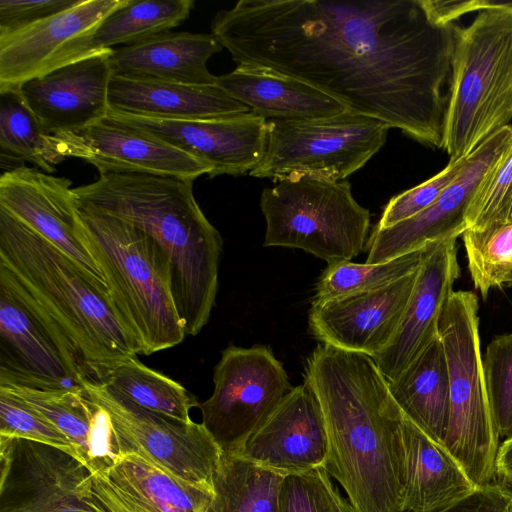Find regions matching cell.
Wrapping results in <instances>:
<instances>
[{
  "mask_svg": "<svg viewBox=\"0 0 512 512\" xmlns=\"http://www.w3.org/2000/svg\"><path fill=\"white\" fill-rule=\"evenodd\" d=\"M0 380L48 388H74L89 380L57 322L1 264Z\"/></svg>",
  "mask_w": 512,
  "mask_h": 512,
  "instance_id": "30bf717a",
  "label": "cell"
},
{
  "mask_svg": "<svg viewBox=\"0 0 512 512\" xmlns=\"http://www.w3.org/2000/svg\"><path fill=\"white\" fill-rule=\"evenodd\" d=\"M193 6V0H124L93 28L66 42L39 75L116 45L126 46L169 32L189 16Z\"/></svg>",
  "mask_w": 512,
  "mask_h": 512,
  "instance_id": "4316f807",
  "label": "cell"
},
{
  "mask_svg": "<svg viewBox=\"0 0 512 512\" xmlns=\"http://www.w3.org/2000/svg\"><path fill=\"white\" fill-rule=\"evenodd\" d=\"M135 405L181 423L200 403L180 383L144 365L136 356L114 368L104 380Z\"/></svg>",
  "mask_w": 512,
  "mask_h": 512,
  "instance_id": "1f68e13d",
  "label": "cell"
},
{
  "mask_svg": "<svg viewBox=\"0 0 512 512\" xmlns=\"http://www.w3.org/2000/svg\"><path fill=\"white\" fill-rule=\"evenodd\" d=\"M1 154L33 163L52 173L65 158L55 135L42 126L17 87L0 89Z\"/></svg>",
  "mask_w": 512,
  "mask_h": 512,
  "instance_id": "d6a6232c",
  "label": "cell"
},
{
  "mask_svg": "<svg viewBox=\"0 0 512 512\" xmlns=\"http://www.w3.org/2000/svg\"><path fill=\"white\" fill-rule=\"evenodd\" d=\"M417 271L386 286L313 301L311 333L323 344L376 358L395 336Z\"/></svg>",
  "mask_w": 512,
  "mask_h": 512,
  "instance_id": "2e32d148",
  "label": "cell"
},
{
  "mask_svg": "<svg viewBox=\"0 0 512 512\" xmlns=\"http://www.w3.org/2000/svg\"><path fill=\"white\" fill-rule=\"evenodd\" d=\"M434 512H512V486L496 479Z\"/></svg>",
  "mask_w": 512,
  "mask_h": 512,
  "instance_id": "b9f144b4",
  "label": "cell"
},
{
  "mask_svg": "<svg viewBox=\"0 0 512 512\" xmlns=\"http://www.w3.org/2000/svg\"><path fill=\"white\" fill-rule=\"evenodd\" d=\"M109 109L148 118L191 120L229 116L250 109L218 85H190L113 75Z\"/></svg>",
  "mask_w": 512,
  "mask_h": 512,
  "instance_id": "d4e9b609",
  "label": "cell"
},
{
  "mask_svg": "<svg viewBox=\"0 0 512 512\" xmlns=\"http://www.w3.org/2000/svg\"><path fill=\"white\" fill-rule=\"evenodd\" d=\"M76 234L100 268L138 355L181 343L186 333L173 296L170 263L153 239L119 218L79 204Z\"/></svg>",
  "mask_w": 512,
  "mask_h": 512,
  "instance_id": "5b68a950",
  "label": "cell"
},
{
  "mask_svg": "<svg viewBox=\"0 0 512 512\" xmlns=\"http://www.w3.org/2000/svg\"><path fill=\"white\" fill-rule=\"evenodd\" d=\"M108 415L119 451L136 453L182 479L213 488L222 450L202 423H181L141 408L106 384L83 381Z\"/></svg>",
  "mask_w": 512,
  "mask_h": 512,
  "instance_id": "7c38bea8",
  "label": "cell"
},
{
  "mask_svg": "<svg viewBox=\"0 0 512 512\" xmlns=\"http://www.w3.org/2000/svg\"><path fill=\"white\" fill-rule=\"evenodd\" d=\"M107 512H212L214 489L182 479L136 453L119 454L93 474Z\"/></svg>",
  "mask_w": 512,
  "mask_h": 512,
  "instance_id": "7402d4cb",
  "label": "cell"
},
{
  "mask_svg": "<svg viewBox=\"0 0 512 512\" xmlns=\"http://www.w3.org/2000/svg\"><path fill=\"white\" fill-rule=\"evenodd\" d=\"M0 436L51 445L79 458L73 443L54 424L19 398L1 389Z\"/></svg>",
  "mask_w": 512,
  "mask_h": 512,
  "instance_id": "f35d334b",
  "label": "cell"
},
{
  "mask_svg": "<svg viewBox=\"0 0 512 512\" xmlns=\"http://www.w3.org/2000/svg\"><path fill=\"white\" fill-rule=\"evenodd\" d=\"M265 247L302 249L333 265L351 261L365 246L370 212L347 180L289 178L263 190Z\"/></svg>",
  "mask_w": 512,
  "mask_h": 512,
  "instance_id": "ba28073f",
  "label": "cell"
},
{
  "mask_svg": "<svg viewBox=\"0 0 512 512\" xmlns=\"http://www.w3.org/2000/svg\"><path fill=\"white\" fill-rule=\"evenodd\" d=\"M216 85L266 119H313L348 110L326 93L269 68L240 64Z\"/></svg>",
  "mask_w": 512,
  "mask_h": 512,
  "instance_id": "83f0119b",
  "label": "cell"
},
{
  "mask_svg": "<svg viewBox=\"0 0 512 512\" xmlns=\"http://www.w3.org/2000/svg\"><path fill=\"white\" fill-rule=\"evenodd\" d=\"M78 204L146 233L168 258L186 335L207 324L218 288L222 238L199 207L193 181L140 173H99L73 189Z\"/></svg>",
  "mask_w": 512,
  "mask_h": 512,
  "instance_id": "3957f363",
  "label": "cell"
},
{
  "mask_svg": "<svg viewBox=\"0 0 512 512\" xmlns=\"http://www.w3.org/2000/svg\"><path fill=\"white\" fill-rule=\"evenodd\" d=\"M213 382L199 405L202 424L227 454H236L292 389L282 362L263 345L226 347Z\"/></svg>",
  "mask_w": 512,
  "mask_h": 512,
  "instance_id": "8fae6325",
  "label": "cell"
},
{
  "mask_svg": "<svg viewBox=\"0 0 512 512\" xmlns=\"http://www.w3.org/2000/svg\"><path fill=\"white\" fill-rule=\"evenodd\" d=\"M304 381L325 421V468L344 490L352 511L405 512L403 414L375 361L320 343L307 359Z\"/></svg>",
  "mask_w": 512,
  "mask_h": 512,
  "instance_id": "7a4b0ae2",
  "label": "cell"
},
{
  "mask_svg": "<svg viewBox=\"0 0 512 512\" xmlns=\"http://www.w3.org/2000/svg\"><path fill=\"white\" fill-rule=\"evenodd\" d=\"M70 186L69 179L35 168L10 169L0 177V208L40 234L108 289L100 268L76 234L78 201Z\"/></svg>",
  "mask_w": 512,
  "mask_h": 512,
  "instance_id": "e0dca14e",
  "label": "cell"
},
{
  "mask_svg": "<svg viewBox=\"0 0 512 512\" xmlns=\"http://www.w3.org/2000/svg\"><path fill=\"white\" fill-rule=\"evenodd\" d=\"M327 454L321 406L304 381L292 387L242 448L232 455L286 476L325 467Z\"/></svg>",
  "mask_w": 512,
  "mask_h": 512,
  "instance_id": "d6986e66",
  "label": "cell"
},
{
  "mask_svg": "<svg viewBox=\"0 0 512 512\" xmlns=\"http://www.w3.org/2000/svg\"><path fill=\"white\" fill-rule=\"evenodd\" d=\"M426 245L385 262L361 264L346 261L327 265L317 282L313 301L327 300L393 283L419 268Z\"/></svg>",
  "mask_w": 512,
  "mask_h": 512,
  "instance_id": "836d02e7",
  "label": "cell"
},
{
  "mask_svg": "<svg viewBox=\"0 0 512 512\" xmlns=\"http://www.w3.org/2000/svg\"><path fill=\"white\" fill-rule=\"evenodd\" d=\"M0 264L46 309L78 351L92 382L138 348L109 291L40 234L0 208Z\"/></svg>",
  "mask_w": 512,
  "mask_h": 512,
  "instance_id": "277c9868",
  "label": "cell"
},
{
  "mask_svg": "<svg viewBox=\"0 0 512 512\" xmlns=\"http://www.w3.org/2000/svg\"><path fill=\"white\" fill-rule=\"evenodd\" d=\"M390 393L403 416L444 448L450 415L448 366L439 333L394 379Z\"/></svg>",
  "mask_w": 512,
  "mask_h": 512,
  "instance_id": "f546056e",
  "label": "cell"
},
{
  "mask_svg": "<svg viewBox=\"0 0 512 512\" xmlns=\"http://www.w3.org/2000/svg\"><path fill=\"white\" fill-rule=\"evenodd\" d=\"M79 0H0V36L64 11Z\"/></svg>",
  "mask_w": 512,
  "mask_h": 512,
  "instance_id": "60d3db41",
  "label": "cell"
},
{
  "mask_svg": "<svg viewBox=\"0 0 512 512\" xmlns=\"http://www.w3.org/2000/svg\"><path fill=\"white\" fill-rule=\"evenodd\" d=\"M462 238L474 287L486 299L512 270V224L489 232L466 230Z\"/></svg>",
  "mask_w": 512,
  "mask_h": 512,
  "instance_id": "d590c367",
  "label": "cell"
},
{
  "mask_svg": "<svg viewBox=\"0 0 512 512\" xmlns=\"http://www.w3.org/2000/svg\"><path fill=\"white\" fill-rule=\"evenodd\" d=\"M222 48L211 33L165 32L113 49L111 67L118 76L213 85L207 63Z\"/></svg>",
  "mask_w": 512,
  "mask_h": 512,
  "instance_id": "484cf974",
  "label": "cell"
},
{
  "mask_svg": "<svg viewBox=\"0 0 512 512\" xmlns=\"http://www.w3.org/2000/svg\"><path fill=\"white\" fill-rule=\"evenodd\" d=\"M456 237L429 242L411 296L390 344L373 360L387 381L396 378L438 335L444 305L460 274Z\"/></svg>",
  "mask_w": 512,
  "mask_h": 512,
  "instance_id": "44dd1931",
  "label": "cell"
},
{
  "mask_svg": "<svg viewBox=\"0 0 512 512\" xmlns=\"http://www.w3.org/2000/svg\"><path fill=\"white\" fill-rule=\"evenodd\" d=\"M113 122L145 132L209 165L210 178L250 173L263 159L268 120L246 112L216 118L167 120L108 109Z\"/></svg>",
  "mask_w": 512,
  "mask_h": 512,
  "instance_id": "5bb4252c",
  "label": "cell"
},
{
  "mask_svg": "<svg viewBox=\"0 0 512 512\" xmlns=\"http://www.w3.org/2000/svg\"><path fill=\"white\" fill-rule=\"evenodd\" d=\"M496 479L512 486V435L499 445L496 456Z\"/></svg>",
  "mask_w": 512,
  "mask_h": 512,
  "instance_id": "7bdbcfd3",
  "label": "cell"
},
{
  "mask_svg": "<svg viewBox=\"0 0 512 512\" xmlns=\"http://www.w3.org/2000/svg\"><path fill=\"white\" fill-rule=\"evenodd\" d=\"M278 512H353L325 467L286 475Z\"/></svg>",
  "mask_w": 512,
  "mask_h": 512,
  "instance_id": "8d00e7d4",
  "label": "cell"
},
{
  "mask_svg": "<svg viewBox=\"0 0 512 512\" xmlns=\"http://www.w3.org/2000/svg\"><path fill=\"white\" fill-rule=\"evenodd\" d=\"M512 119V4L483 1L472 23L458 28L443 149L469 156Z\"/></svg>",
  "mask_w": 512,
  "mask_h": 512,
  "instance_id": "8992f818",
  "label": "cell"
},
{
  "mask_svg": "<svg viewBox=\"0 0 512 512\" xmlns=\"http://www.w3.org/2000/svg\"><path fill=\"white\" fill-rule=\"evenodd\" d=\"M284 475L222 453L213 475L212 512H278Z\"/></svg>",
  "mask_w": 512,
  "mask_h": 512,
  "instance_id": "4dcf8cb0",
  "label": "cell"
},
{
  "mask_svg": "<svg viewBox=\"0 0 512 512\" xmlns=\"http://www.w3.org/2000/svg\"><path fill=\"white\" fill-rule=\"evenodd\" d=\"M478 310L475 293L452 291L438 324L450 389L443 447L476 487L496 480L500 445L484 379Z\"/></svg>",
  "mask_w": 512,
  "mask_h": 512,
  "instance_id": "52a82bcc",
  "label": "cell"
},
{
  "mask_svg": "<svg viewBox=\"0 0 512 512\" xmlns=\"http://www.w3.org/2000/svg\"><path fill=\"white\" fill-rule=\"evenodd\" d=\"M124 0H79L74 6L0 36V89L18 87L39 75L68 41L97 25Z\"/></svg>",
  "mask_w": 512,
  "mask_h": 512,
  "instance_id": "cb8c5ba5",
  "label": "cell"
},
{
  "mask_svg": "<svg viewBox=\"0 0 512 512\" xmlns=\"http://www.w3.org/2000/svg\"><path fill=\"white\" fill-rule=\"evenodd\" d=\"M467 157L450 160L448 165L435 176L391 198L374 228L392 227L416 216L431 206L459 176Z\"/></svg>",
  "mask_w": 512,
  "mask_h": 512,
  "instance_id": "ab89813d",
  "label": "cell"
},
{
  "mask_svg": "<svg viewBox=\"0 0 512 512\" xmlns=\"http://www.w3.org/2000/svg\"><path fill=\"white\" fill-rule=\"evenodd\" d=\"M467 229L489 232L512 224V143L486 173L467 207Z\"/></svg>",
  "mask_w": 512,
  "mask_h": 512,
  "instance_id": "e575fe53",
  "label": "cell"
},
{
  "mask_svg": "<svg viewBox=\"0 0 512 512\" xmlns=\"http://www.w3.org/2000/svg\"><path fill=\"white\" fill-rule=\"evenodd\" d=\"M0 389L25 402L63 432L92 474L118 456L107 413L86 396L82 386L48 388L0 380Z\"/></svg>",
  "mask_w": 512,
  "mask_h": 512,
  "instance_id": "603a6c76",
  "label": "cell"
},
{
  "mask_svg": "<svg viewBox=\"0 0 512 512\" xmlns=\"http://www.w3.org/2000/svg\"><path fill=\"white\" fill-rule=\"evenodd\" d=\"M477 487L447 451L411 421L402 422V495L405 512H434Z\"/></svg>",
  "mask_w": 512,
  "mask_h": 512,
  "instance_id": "f1b7e54d",
  "label": "cell"
},
{
  "mask_svg": "<svg viewBox=\"0 0 512 512\" xmlns=\"http://www.w3.org/2000/svg\"><path fill=\"white\" fill-rule=\"evenodd\" d=\"M267 147L249 173L282 181L309 177L342 181L385 144L390 126L351 110L313 119H267Z\"/></svg>",
  "mask_w": 512,
  "mask_h": 512,
  "instance_id": "9c48e42d",
  "label": "cell"
},
{
  "mask_svg": "<svg viewBox=\"0 0 512 512\" xmlns=\"http://www.w3.org/2000/svg\"><path fill=\"white\" fill-rule=\"evenodd\" d=\"M458 28L425 0H240L211 22L238 65L299 79L437 148Z\"/></svg>",
  "mask_w": 512,
  "mask_h": 512,
  "instance_id": "6da1fadb",
  "label": "cell"
},
{
  "mask_svg": "<svg viewBox=\"0 0 512 512\" xmlns=\"http://www.w3.org/2000/svg\"><path fill=\"white\" fill-rule=\"evenodd\" d=\"M512 143L507 125L483 141L468 157L459 176L438 199L416 216L385 229L374 228L366 242V263H380L462 235L469 202L481 180Z\"/></svg>",
  "mask_w": 512,
  "mask_h": 512,
  "instance_id": "9a60e30c",
  "label": "cell"
},
{
  "mask_svg": "<svg viewBox=\"0 0 512 512\" xmlns=\"http://www.w3.org/2000/svg\"><path fill=\"white\" fill-rule=\"evenodd\" d=\"M504 286L505 287H512V270L510 272V274L508 275L505 283H504Z\"/></svg>",
  "mask_w": 512,
  "mask_h": 512,
  "instance_id": "ee69618b",
  "label": "cell"
},
{
  "mask_svg": "<svg viewBox=\"0 0 512 512\" xmlns=\"http://www.w3.org/2000/svg\"><path fill=\"white\" fill-rule=\"evenodd\" d=\"M484 379L499 437L512 435V332L495 336L482 357Z\"/></svg>",
  "mask_w": 512,
  "mask_h": 512,
  "instance_id": "74e56055",
  "label": "cell"
},
{
  "mask_svg": "<svg viewBox=\"0 0 512 512\" xmlns=\"http://www.w3.org/2000/svg\"><path fill=\"white\" fill-rule=\"evenodd\" d=\"M63 158L75 157L99 173H140L194 181L211 167L145 132L104 118L78 133L55 135Z\"/></svg>",
  "mask_w": 512,
  "mask_h": 512,
  "instance_id": "ffe728a7",
  "label": "cell"
},
{
  "mask_svg": "<svg viewBox=\"0 0 512 512\" xmlns=\"http://www.w3.org/2000/svg\"><path fill=\"white\" fill-rule=\"evenodd\" d=\"M112 51L55 68L17 87L46 132L78 133L106 117Z\"/></svg>",
  "mask_w": 512,
  "mask_h": 512,
  "instance_id": "ac0fdd59",
  "label": "cell"
},
{
  "mask_svg": "<svg viewBox=\"0 0 512 512\" xmlns=\"http://www.w3.org/2000/svg\"><path fill=\"white\" fill-rule=\"evenodd\" d=\"M0 512H107L93 474L51 445L0 436Z\"/></svg>",
  "mask_w": 512,
  "mask_h": 512,
  "instance_id": "4fadbf2b",
  "label": "cell"
}]
</instances>
